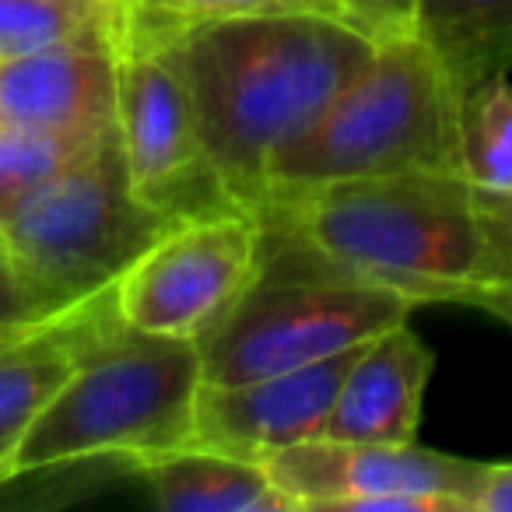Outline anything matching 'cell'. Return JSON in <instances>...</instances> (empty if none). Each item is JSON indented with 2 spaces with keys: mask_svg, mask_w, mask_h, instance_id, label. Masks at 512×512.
Instances as JSON below:
<instances>
[{
  "mask_svg": "<svg viewBox=\"0 0 512 512\" xmlns=\"http://www.w3.org/2000/svg\"><path fill=\"white\" fill-rule=\"evenodd\" d=\"M123 0H0V64L85 36H120Z\"/></svg>",
  "mask_w": 512,
  "mask_h": 512,
  "instance_id": "obj_16",
  "label": "cell"
},
{
  "mask_svg": "<svg viewBox=\"0 0 512 512\" xmlns=\"http://www.w3.org/2000/svg\"><path fill=\"white\" fill-rule=\"evenodd\" d=\"M120 36H85L0 64V123L95 141L116 127Z\"/></svg>",
  "mask_w": 512,
  "mask_h": 512,
  "instance_id": "obj_11",
  "label": "cell"
},
{
  "mask_svg": "<svg viewBox=\"0 0 512 512\" xmlns=\"http://www.w3.org/2000/svg\"><path fill=\"white\" fill-rule=\"evenodd\" d=\"M264 15L344 18L337 0H123V25L134 32H162L179 29V25Z\"/></svg>",
  "mask_w": 512,
  "mask_h": 512,
  "instance_id": "obj_19",
  "label": "cell"
},
{
  "mask_svg": "<svg viewBox=\"0 0 512 512\" xmlns=\"http://www.w3.org/2000/svg\"><path fill=\"white\" fill-rule=\"evenodd\" d=\"M351 29L369 36L372 43L418 36V4L421 0H337Z\"/></svg>",
  "mask_w": 512,
  "mask_h": 512,
  "instance_id": "obj_21",
  "label": "cell"
},
{
  "mask_svg": "<svg viewBox=\"0 0 512 512\" xmlns=\"http://www.w3.org/2000/svg\"><path fill=\"white\" fill-rule=\"evenodd\" d=\"M418 36L460 92L512 74V0H421Z\"/></svg>",
  "mask_w": 512,
  "mask_h": 512,
  "instance_id": "obj_15",
  "label": "cell"
},
{
  "mask_svg": "<svg viewBox=\"0 0 512 512\" xmlns=\"http://www.w3.org/2000/svg\"><path fill=\"white\" fill-rule=\"evenodd\" d=\"M477 512H512V463H491L477 495Z\"/></svg>",
  "mask_w": 512,
  "mask_h": 512,
  "instance_id": "obj_23",
  "label": "cell"
},
{
  "mask_svg": "<svg viewBox=\"0 0 512 512\" xmlns=\"http://www.w3.org/2000/svg\"><path fill=\"white\" fill-rule=\"evenodd\" d=\"M116 320V288H109L29 334L0 341V481L25 432Z\"/></svg>",
  "mask_w": 512,
  "mask_h": 512,
  "instance_id": "obj_12",
  "label": "cell"
},
{
  "mask_svg": "<svg viewBox=\"0 0 512 512\" xmlns=\"http://www.w3.org/2000/svg\"><path fill=\"white\" fill-rule=\"evenodd\" d=\"M123 36L151 46L183 81L204 148L225 190L249 214L267 204L271 165L292 148L376 43L330 15H264Z\"/></svg>",
  "mask_w": 512,
  "mask_h": 512,
  "instance_id": "obj_1",
  "label": "cell"
},
{
  "mask_svg": "<svg viewBox=\"0 0 512 512\" xmlns=\"http://www.w3.org/2000/svg\"><path fill=\"white\" fill-rule=\"evenodd\" d=\"M484 228L491 242V285L488 288H512V197L481 190ZM484 288V292H488Z\"/></svg>",
  "mask_w": 512,
  "mask_h": 512,
  "instance_id": "obj_22",
  "label": "cell"
},
{
  "mask_svg": "<svg viewBox=\"0 0 512 512\" xmlns=\"http://www.w3.org/2000/svg\"><path fill=\"white\" fill-rule=\"evenodd\" d=\"M460 176L477 190L512 197V81L484 78L460 92Z\"/></svg>",
  "mask_w": 512,
  "mask_h": 512,
  "instance_id": "obj_17",
  "label": "cell"
},
{
  "mask_svg": "<svg viewBox=\"0 0 512 512\" xmlns=\"http://www.w3.org/2000/svg\"><path fill=\"white\" fill-rule=\"evenodd\" d=\"M134 474L155 505L172 512H292L260 460L197 442L144 456L134 463Z\"/></svg>",
  "mask_w": 512,
  "mask_h": 512,
  "instance_id": "obj_14",
  "label": "cell"
},
{
  "mask_svg": "<svg viewBox=\"0 0 512 512\" xmlns=\"http://www.w3.org/2000/svg\"><path fill=\"white\" fill-rule=\"evenodd\" d=\"M292 509L477 512L491 463L414 442L309 439L264 460Z\"/></svg>",
  "mask_w": 512,
  "mask_h": 512,
  "instance_id": "obj_7",
  "label": "cell"
},
{
  "mask_svg": "<svg viewBox=\"0 0 512 512\" xmlns=\"http://www.w3.org/2000/svg\"><path fill=\"white\" fill-rule=\"evenodd\" d=\"M418 302L264 228V267L239 306L197 341L204 383L306 369L407 323Z\"/></svg>",
  "mask_w": 512,
  "mask_h": 512,
  "instance_id": "obj_5",
  "label": "cell"
},
{
  "mask_svg": "<svg viewBox=\"0 0 512 512\" xmlns=\"http://www.w3.org/2000/svg\"><path fill=\"white\" fill-rule=\"evenodd\" d=\"M88 144L92 141H71L0 123V225L18 207L29 204L50 179H57Z\"/></svg>",
  "mask_w": 512,
  "mask_h": 512,
  "instance_id": "obj_18",
  "label": "cell"
},
{
  "mask_svg": "<svg viewBox=\"0 0 512 512\" xmlns=\"http://www.w3.org/2000/svg\"><path fill=\"white\" fill-rule=\"evenodd\" d=\"M183 221L144 204L130 186L116 127L18 207L0 239L53 309H74L120 278Z\"/></svg>",
  "mask_w": 512,
  "mask_h": 512,
  "instance_id": "obj_6",
  "label": "cell"
},
{
  "mask_svg": "<svg viewBox=\"0 0 512 512\" xmlns=\"http://www.w3.org/2000/svg\"><path fill=\"white\" fill-rule=\"evenodd\" d=\"M200 386L197 344L134 330L120 316L25 432L0 484L85 460L134 470L144 456L190 446Z\"/></svg>",
  "mask_w": 512,
  "mask_h": 512,
  "instance_id": "obj_4",
  "label": "cell"
},
{
  "mask_svg": "<svg viewBox=\"0 0 512 512\" xmlns=\"http://www.w3.org/2000/svg\"><path fill=\"white\" fill-rule=\"evenodd\" d=\"M397 172H460V88L421 36L376 43L327 113L271 165L264 211Z\"/></svg>",
  "mask_w": 512,
  "mask_h": 512,
  "instance_id": "obj_3",
  "label": "cell"
},
{
  "mask_svg": "<svg viewBox=\"0 0 512 512\" xmlns=\"http://www.w3.org/2000/svg\"><path fill=\"white\" fill-rule=\"evenodd\" d=\"M264 267V225L249 211L183 221L116 285L123 323L197 344L249 292Z\"/></svg>",
  "mask_w": 512,
  "mask_h": 512,
  "instance_id": "obj_8",
  "label": "cell"
},
{
  "mask_svg": "<svg viewBox=\"0 0 512 512\" xmlns=\"http://www.w3.org/2000/svg\"><path fill=\"white\" fill-rule=\"evenodd\" d=\"M432 369V348L407 323L372 337L344 372L323 439L414 442Z\"/></svg>",
  "mask_w": 512,
  "mask_h": 512,
  "instance_id": "obj_13",
  "label": "cell"
},
{
  "mask_svg": "<svg viewBox=\"0 0 512 512\" xmlns=\"http://www.w3.org/2000/svg\"><path fill=\"white\" fill-rule=\"evenodd\" d=\"M260 225L323 264L397 288L418 306H470L491 285L481 190L460 172H397L320 186L264 211Z\"/></svg>",
  "mask_w": 512,
  "mask_h": 512,
  "instance_id": "obj_2",
  "label": "cell"
},
{
  "mask_svg": "<svg viewBox=\"0 0 512 512\" xmlns=\"http://www.w3.org/2000/svg\"><path fill=\"white\" fill-rule=\"evenodd\" d=\"M470 306L484 309V313L495 316V320H502L505 327L512 330V288H488V292L477 295Z\"/></svg>",
  "mask_w": 512,
  "mask_h": 512,
  "instance_id": "obj_24",
  "label": "cell"
},
{
  "mask_svg": "<svg viewBox=\"0 0 512 512\" xmlns=\"http://www.w3.org/2000/svg\"><path fill=\"white\" fill-rule=\"evenodd\" d=\"M116 134L130 186L144 204L179 221L242 211L207 155L183 81L151 46L123 32Z\"/></svg>",
  "mask_w": 512,
  "mask_h": 512,
  "instance_id": "obj_9",
  "label": "cell"
},
{
  "mask_svg": "<svg viewBox=\"0 0 512 512\" xmlns=\"http://www.w3.org/2000/svg\"><path fill=\"white\" fill-rule=\"evenodd\" d=\"M60 313H67V309H53L50 302L25 281V274L18 271L8 246L0 239V341L29 334V330L57 320Z\"/></svg>",
  "mask_w": 512,
  "mask_h": 512,
  "instance_id": "obj_20",
  "label": "cell"
},
{
  "mask_svg": "<svg viewBox=\"0 0 512 512\" xmlns=\"http://www.w3.org/2000/svg\"><path fill=\"white\" fill-rule=\"evenodd\" d=\"M358 351L246 383H204L193 411V442L264 463L288 446L323 439L344 372Z\"/></svg>",
  "mask_w": 512,
  "mask_h": 512,
  "instance_id": "obj_10",
  "label": "cell"
}]
</instances>
